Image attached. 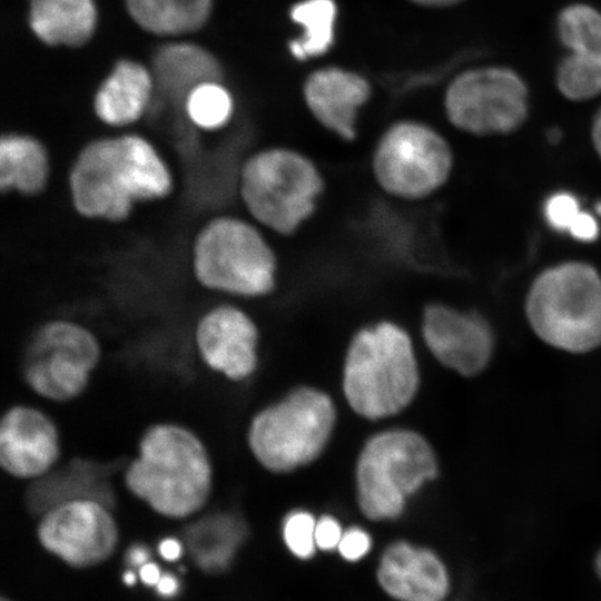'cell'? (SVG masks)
Here are the masks:
<instances>
[{"mask_svg":"<svg viewBox=\"0 0 601 601\" xmlns=\"http://www.w3.org/2000/svg\"><path fill=\"white\" fill-rule=\"evenodd\" d=\"M69 187L80 215L119 221L129 216L135 200L169 195L173 179L148 140L122 135L87 144L71 166Z\"/></svg>","mask_w":601,"mask_h":601,"instance_id":"1","label":"cell"},{"mask_svg":"<svg viewBox=\"0 0 601 601\" xmlns=\"http://www.w3.org/2000/svg\"><path fill=\"white\" fill-rule=\"evenodd\" d=\"M128 492L157 514L185 519L205 508L214 485L209 452L189 427L158 422L142 432L124 470Z\"/></svg>","mask_w":601,"mask_h":601,"instance_id":"2","label":"cell"},{"mask_svg":"<svg viewBox=\"0 0 601 601\" xmlns=\"http://www.w3.org/2000/svg\"><path fill=\"white\" fill-rule=\"evenodd\" d=\"M237 188L252 220L276 239H290L321 210L328 179L312 154L293 144L274 142L243 160Z\"/></svg>","mask_w":601,"mask_h":601,"instance_id":"3","label":"cell"},{"mask_svg":"<svg viewBox=\"0 0 601 601\" xmlns=\"http://www.w3.org/2000/svg\"><path fill=\"white\" fill-rule=\"evenodd\" d=\"M342 385L346 402L364 418H385L406 408L420 385L406 328L392 319L359 327L347 346Z\"/></svg>","mask_w":601,"mask_h":601,"instance_id":"4","label":"cell"},{"mask_svg":"<svg viewBox=\"0 0 601 601\" xmlns=\"http://www.w3.org/2000/svg\"><path fill=\"white\" fill-rule=\"evenodd\" d=\"M274 237L254 220L221 215L197 234L193 268L204 287L242 298H264L280 285L282 262Z\"/></svg>","mask_w":601,"mask_h":601,"instance_id":"5","label":"cell"},{"mask_svg":"<svg viewBox=\"0 0 601 601\" xmlns=\"http://www.w3.org/2000/svg\"><path fill=\"white\" fill-rule=\"evenodd\" d=\"M455 157L449 139L431 124L400 118L375 137L367 157L368 176L377 191L402 205L423 204L449 183Z\"/></svg>","mask_w":601,"mask_h":601,"instance_id":"6","label":"cell"},{"mask_svg":"<svg viewBox=\"0 0 601 601\" xmlns=\"http://www.w3.org/2000/svg\"><path fill=\"white\" fill-rule=\"evenodd\" d=\"M533 332L548 345L574 354L601 346V275L588 263L543 270L525 298Z\"/></svg>","mask_w":601,"mask_h":601,"instance_id":"7","label":"cell"},{"mask_svg":"<svg viewBox=\"0 0 601 601\" xmlns=\"http://www.w3.org/2000/svg\"><path fill=\"white\" fill-rule=\"evenodd\" d=\"M439 473L431 444L417 432L393 428L373 435L356 462L359 510L371 521L398 518L410 496Z\"/></svg>","mask_w":601,"mask_h":601,"instance_id":"8","label":"cell"},{"mask_svg":"<svg viewBox=\"0 0 601 601\" xmlns=\"http://www.w3.org/2000/svg\"><path fill=\"white\" fill-rule=\"evenodd\" d=\"M335 422L332 398L317 388L300 386L252 418L248 446L266 470L287 473L319 456Z\"/></svg>","mask_w":601,"mask_h":601,"instance_id":"9","label":"cell"},{"mask_svg":"<svg viewBox=\"0 0 601 601\" xmlns=\"http://www.w3.org/2000/svg\"><path fill=\"white\" fill-rule=\"evenodd\" d=\"M443 109L456 130L471 136L508 135L524 125L530 90L513 67L490 62L459 72L446 86Z\"/></svg>","mask_w":601,"mask_h":601,"instance_id":"10","label":"cell"},{"mask_svg":"<svg viewBox=\"0 0 601 601\" xmlns=\"http://www.w3.org/2000/svg\"><path fill=\"white\" fill-rule=\"evenodd\" d=\"M100 358L101 347L91 331L71 321L53 319L40 325L28 339L21 374L33 393L63 403L87 390Z\"/></svg>","mask_w":601,"mask_h":601,"instance_id":"11","label":"cell"},{"mask_svg":"<svg viewBox=\"0 0 601 601\" xmlns=\"http://www.w3.org/2000/svg\"><path fill=\"white\" fill-rule=\"evenodd\" d=\"M39 516L40 544L71 566L98 564L117 546L119 533L111 506L99 500H66Z\"/></svg>","mask_w":601,"mask_h":601,"instance_id":"12","label":"cell"},{"mask_svg":"<svg viewBox=\"0 0 601 601\" xmlns=\"http://www.w3.org/2000/svg\"><path fill=\"white\" fill-rule=\"evenodd\" d=\"M554 31L563 50L553 76L559 93L573 102L601 96V8L568 2L555 14Z\"/></svg>","mask_w":601,"mask_h":601,"instance_id":"13","label":"cell"},{"mask_svg":"<svg viewBox=\"0 0 601 601\" xmlns=\"http://www.w3.org/2000/svg\"><path fill=\"white\" fill-rule=\"evenodd\" d=\"M420 326L426 347L447 368L475 376L489 365L494 334L479 313L431 300L422 308Z\"/></svg>","mask_w":601,"mask_h":601,"instance_id":"14","label":"cell"},{"mask_svg":"<svg viewBox=\"0 0 601 601\" xmlns=\"http://www.w3.org/2000/svg\"><path fill=\"white\" fill-rule=\"evenodd\" d=\"M61 456L56 422L35 406H10L0 421V466L10 476L36 481L53 470Z\"/></svg>","mask_w":601,"mask_h":601,"instance_id":"15","label":"cell"},{"mask_svg":"<svg viewBox=\"0 0 601 601\" xmlns=\"http://www.w3.org/2000/svg\"><path fill=\"white\" fill-rule=\"evenodd\" d=\"M258 341L255 321L233 304H220L206 312L195 329V345L204 364L235 382L255 372Z\"/></svg>","mask_w":601,"mask_h":601,"instance_id":"16","label":"cell"},{"mask_svg":"<svg viewBox=\"0 0 601 601\" xmlns=\"http://www.w3.org/2000/svg\"><path fill=\"white\" fill-rule=\"evenodd\" d=\"M371 95L365 78L341 68L317 70L303 86V100L309 115L324 131L344 145L357 141L359 112Z\"/></svg>","mask_w":601,"mask_h":601,"instance_id":"17","label":"cell"},{"mask_svg":"<svg viewBox=\"0 0 601 601\" xmlns=\"http://www.w3.org/2000/svg\"><path fill=\"white\" fill-rule=\"evenodd\" d=\"M381 589L396 601H446L452 578L444 560L426 546L392 542L376 568Z\"/></svg>","mask_w":601,"mask_h":601,"instance_id":"18","label":"cell"},{"mask_svg":"<svg viewBox=\"0 0 601 601\" xmlns=\"http://www.w3.org/2000/svg\"><path fill=\"white\" fill-rule=\"evenodd\" d=\"M154 96V78L142 65L119 61L99 87L93 109L107 125L125 126L139 119Z\"/></svg>","mask_w":601,"mask_h":601,"instance_id":"19","label":"cell"},{"mask_svg":"<svg viewBox=\"0 0 601 601\" xmlns=\"http://www.w3.org/2000/svg\"><path fill=\"white\" fill-rule=\"evenodd\" d=\"M151 75L154 91H161L185 105L195 87L220 81L223 71L209 51L198 45L180 42L162 46L155 52Z\"/></svg>","mask_w":601,"mask_h":601,"instance_id":"20","label":"cell"},{"mask_svg":"<svg viewBox=\"0 0 601 601\" xmlns=\"http://www.w3.org/2000/svg\"><path fill=\"white\" fill-rule=\"evenodd\" d=\"M29 8L32 31L48 45L81 46L95 30L93 0H30Z\"/></svg>","mask_w":601,"mask_h":601,"instance_id":"21","label":"cell"},{"mask_svg":"<svg viewBox=\"0 0 601 601\" xmlns=\"http://www.w3.org/2000/svg\"><path fill=\"white\" fill-rule=\"evenodd\" d=\"M47 150L37 138L22 134H4L0 141V188L24 195L42 191L49 178Z\"/></svg>","mask_w":601,"mask_h":601,"instance_id":"22","label":"cell"},{"mask_svg":"<svg viewBox=\"0 0 601 601\" xmlns=\"http://www.w3.org/2000/svg\"><path fill=\"white\" fill-rule=\"evenodd\" d=\"M131 18L148 32L161 36L198 30L207 20L211 0H125Z\"/></svg>","mask_w":601,"mask_h":601,"instance_id":"23","label":"cell"},{"mask_svg":"<svg viewBox=\"0 0 601 601\" xmlns=\"http://www.w3.org/2000/svg\"><path fill=\"white\" fill-rule=\"evenodd\" d=\"M246 536L245 524L233 515L204 520L188 532V545L195 562L207 572L226 570Z\"/></svg>","mask_w":601,"mask_h":601,"instance_id":"24","label":"cell"},{"mask_svg":"<svg viewBox=\"0 0 601 601\" xmlns=\"http://www.w3.org/2000/svg\"><path fill=\"white\" fill-rule=\"evenodd\" d=\"M290 18L303 28L302 38L290 42L299 60L325 53L333 43L336 4L333 0H303L290 9Z\"/></svg>","mask_w":601,"mask_h":601,"instance_id":"25","label":"cell"},{"mask_svg":"<svg viewBox=\"0 0 601 601\" xmlns=\"http://www.w3.org/2000/svg\"><path fill=\"white\" fill-rule=\"evenodd\" d=\"M185 111L197 127L216 130L229 122L234 111L233 98L220 81L204 82L187 96Z\"/></svg>","mask_w":601,"mask_h":601,"instance_id":"26","label":"cell"},{"mask_svg":"<svg viewBox=\"0 0 601 601\" xmlns=\"http://www.w3.org/2000/svg\"><path fill=\"white\" fill-rule=\"evenodd\" d=\"M316 521L312 513L304 510L293 511L284 519V543L300 560L311 559L318 550L315 540Z\"/></svg>","mask_w":601,"mask_h":601,"instance_id":"27","label":"cell"},{"mask_svg":"<svg viewBox=\"0 0 601 601\" xmlns=\"http://www.w3.org/2000/svg\"><path fill=\"white\" fill-rule=\"evenodd\" d=\"M577 198L569 193H556L545 203L544 214L548 223L556 230L569 231L580 214Z\"/></svg>","mask_w":601,"mask_h":601,"instance_id":"28","label":"cell"},{"mask_svg":"<svg viewBox=\"0 0 601 601\" xmlns=\"http://www.w3.org/2000/svg\"><path fill=\"white\" fill-rule=\"evenodd\" d=\"M371 535L358 526H352L344 531L337 551L341 556L349 562H357L371 550Z\"/></svg>","mask_w":601,"mask_h":601,"instance_id":"29","label":"cell"},{"mask_svg":"<svg viewBox=\"0 0 601 601\" xmlns=\"http://www.w3.org/2000/svg\"><path fill=\"white\" fill-rule=\"evenodd\" d=\"M344 530L339 522L332 515H323L316 521L315 540L318 550L333 551L343 536Z\"/></svg>","mask_w":601,"mask_h":601,"instance_id":"30","label":"cell"},{"mask_svg":"<svg viewBox=\"0 0 601 601\" xmlns=\"http://www.w3.org/2000/svg\"><path fill=\"white\" fill-rule=\"evenodd\" d=\"M569 233L578 240L591 242L598 237L599 227L593 216L588 213L580 211L575 220L572 223Z\"/></svg>","mask_w":601,"mask_h":601,"instance_id":"31","label":"cell"},{"mask_svg":"<svg viewBox=\"0 0 601 601\" xmlns=\"http://www.w3.org/2000/svg\"><path fill=\"white\" fill-rule=\"evenodd\" d=\"M181 552L180 542L173 538H167L159 543V553L168 561L177 560L181 555Z\"/></svg>","mask_w":601,"mask_h":601,"instance_id":"32","label":"cell"},{"mask_svg":"<svg viewBox=\"0 0 601 601\" xmlns=\"http://www.w3.org/2000/svg\"><path fill=\"white\" fill-rule=\"evenodd\" d=\"M139 575L142 582L148 585H157L161 578L158 565L152 562H147L142 566H140Z\"/></svg>","mask_w":601,"mask_h":601,"instance_id":"33","label":"cell"},{"mask_svg":"<svg viewBox=\"0 0 601 601\" xmlns=\"http://www.w3.org/2000/svg\"><path fill=\"white\" fill-rule=\"evenodd\" d=\"M179 583L177 579L171 574H161L159 582L157 583V591L165 597H171L178 591Z\"/></svg>","mask_w":601,"mask_h":601,"instance_id":"34","label":"cell"},{"mask_svg":"<svg viewBox=\"0 0 601 601\" xmlns=\"http://www.w3.org/2000/svg\"><path fill=\"white\" fill-rule=\"evenodd\" d=\"M128 562L134 566H142L148 562L149 553L144 545H132L128 551Z\"/></svg>","mask_w":601,"mask_h":601,"instance_id":"35","label":"cell"},{"mask_svg":"<svg viewBox=\"0 0 601 601\" xmlns=\"http://www.w3.org/2000/svg\"><path fill=\"white\" fill-rule=\"evenodd\" d=\"M591 138L594 149L601 159V106L598 108L592 119Z\"/></svg>","mask_w":601,"mask_h":601,"instance_id":"36","label":"cell"},{"mask_svg":"<svg viewBox=\"0 0 601 601\" xmlns=\"http://www.w3.org/2000/svg\"><path fill=\"white\" fill-rule=\"evenodd\" d=\"M417 4L432 7V8H444L459 4L465 0H411Z\"/></svg>","mask_w":601,"mask_h":601,"instance_id":"37","label":"cell"},{"mask_svg":"<svg viewBox=\"0 0 601 601\" xmlns=\"http://www.w3.org/2000/svg\"><path fill=\"white\" fill-rule=\"evenodd\" d=\"M592 571L595 579L601 583V546L597 550L592 559Z\"/></svg>","mask_w":601,"mask_h":601,"instance_id":"38","label":"cell"},{"mask_svg":"<svg viewBox=\"0 0 601 601\" xmlns=\"http://www.w3.org/2000/svg\"><path fill=\"white\" fill-rule=\"evenodd\" d=\"M124 582L127 585H132L136 582V575L134 572L128 571L124 574Z\"/></svg>","mask_w":601,"mask_h":601,"instance_id":"39","label":"cell"},{"mask_svg":"<svg viewBox=\"0 0 601 601\" xmlns=\"http://www.w3.org/2000/svg\"><path fill=\"white\" fill-rule=\"evenodd\" d=\"M549 138L551 142H555L560 139V132L553 129L549 132Z\"/></svg>","mask_w":601,"mask_h":601,"instance_id":"40","label":"cell"},{"mask_svg":"<svg viewBox=\"0 0 601 601\" xmlns=\"http://www.w3.org/2000/svg\"><path fill=\"white\" fill-rule=\"evenodd\" d=\"M598 210L601 214V205L598 206Z\"/></svg>","mask_w":601,"mask_h":601,"instance_id":"41","label":"cell"},{"mask_svg":"<svg viewBox=\"0 0 601 601\" xmlns=\"http://www.w3.org/2000/svg\"><path fill=\"white\" fill-rule=\"evenodd\" d=\"M1 601H9V600H6L4 598H2Z\"/></svg>","mask_w":601,"mask_h":601,"instance_id":"42","label":"cell"}]
</instances>
